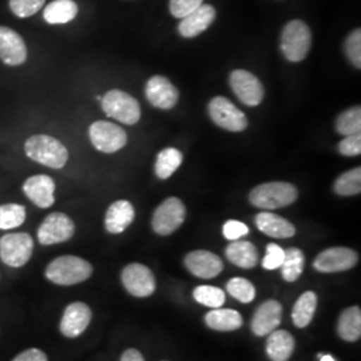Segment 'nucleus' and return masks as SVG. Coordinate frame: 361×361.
<instances>
[{"mask_svg":"<svg viewBox=\"0 0 361 361\" xmlns=\"http://www.w3.org/2000/svg\"><path fill=\"white\" fill-rule=\"evenodd\" d=\"M44 274L52 284L71 286L89 280L92 274V265L77 256H61L49 264Z\"/></svg>","mask_w":361,"mask_h":361,"instance_id":"obj_1","label":"nucleus"},{"mask_svg":"<svg viewBox=\"0 0 361 361\" xmlns=\"http://www.w3.org/2000/svg\"><path fill=\"white\" fill-rule=\"evenodd\" d=\"M25 152L30 159L47 168L62 169L68 161L65 145L46 134L30 137L25 143Z\"/></svg>","mask_w":361,"mask_h":361,"instance_id":"obj_2","label":"nucleus"},{"mask_svg":"<svg viewBox=\"0 0 361 361\" xmlns=\"http://www.w3.org/2000/svg\"><path fill=\"white\" fill-rule=\"evenodd\" d=\"M298 197L296 186L288 182H268L256 186L250 194L249 201L259 209H280L292 205Z\"/></svg>","mask_w":361,"mask_h":361,"instance_id":"obj_3","label":"nucleus"},{"mask_svg":"<svg viewBox=\"0 0 361 361\" xmlns=\"http://www.w3.org/2000/svg\"><path fill=\"white\" fill-rule=\"evenodd\" d=\"M281 51L289 62H301L307 58L312 46V32L307 23L292 20L284 27Z\"/></svg>","mask_w":361,"mask_h":361,"instance_id":"obj_4","label":"nucleus"},{"mask_svg":"<svg viewBox=\"0 0 361 361\" xmlns=\"http://www.w3.org/2000/svg\"><path fill=\"white\" fill-rule=\"evenodd\" d=\"M104 114L125 125H135L141 118V107L135 98L121 90L107 91L101 99Z\"/></svg>","mask_w":361,"mask_h":361,"instance_id":"obj_5","label":"nucleus"},{"mask_svg":"<svg viewBox=\"0 0 361 361\" xmlns=\"http://www.w3.org/2000/svg\"><path fill=\"white\" fill-rule=\"evenodd\" d=\"M32 252L34 241L28 233H7L0 237V258L7 267H25Z\"/></svg>","mask_w":361,"mask_h":361,"instance_id":"obj_6","label":"nucleus"},{"mask_svg":"<svg viewBox=\"0 0 361 361\" xmlns=\"http://www.w3.org/2000/svg\"><path fill=\"white\" fill-rule=\"evenodd\" d=\"M186 219V207L177 197H170L155 209L152 226L159 235H169L178 231Z\"/></svg>","mask_w":361,"mask_h":361,"instance_id":"obj_7","label":"nucleus"},{"mask_svg":"<svg viewBox=\"0 0 361 361\" xmlns=\"http://www.w3.org/2000/svg\"><path fill=\"white\" fill-rule=\"evenodd\" d=\"M89 135L92 146L102 153H116L123 149L128 142L126 131L116 123L107 121H97L89 129Z\"/></svg>","mask_w":361,"mask_h":361,"instance_id":"obj_8","label":"nucleus"},{"mask_svg":"<svg viewBox=\"0 0 361 361\" xmlns=\"http://www.w3.org/2000/svg\"><path fill=\"white\" fill-rule=\"evenodd\" d=\"M75 224L65 213L55 212L49 214L38 229V241L42 245H55L73 238Z\"/></svg>","mask_w":361,"mask_h":361,"instance_id":"obj_9","label":"nucleus"},{"mask_svg":"<svg viewBox=\"0 0 361 361\" xmlns=\"http://www.w3.org/2000/svg\"><path fill=\"white\" fill-rule=\"evenodd\" d=\"M209 116L217 126L228 131L238 133L247 128L245 114L224 97H216L210 101Z\"/></svg>","mask_w":361,"mask_h":361,"instance_id":"obj_10","label":"nucleus"},{"mask_svg":"<svg viewBox=\"0 0 361 361\" xmlns=\"http://www.w3.org/2000/svg\"><path fill=\"white\" fill-rule=\"evenodd\" d=\"M121 280L131 296L143 298L152 296L155 292L154 274L142 264L133 262L126 265L121 273Z\"/></svg>","mask_w":361,"mask_h":361,"instance_id":"obj_11","label":"nucleus"},{"mask_svg":"<svg viewBox=\"0 0 361 361\" xmlns=\"http://www.w3.org/2000/svg\"><path fill=\"white\" fill-rule=\"evenodd\" d=\"M359 262V255L349 247H329L323 250L313 262V267L322 273H337L355 268Z\"/></svg>","mask_w":361,"mask_h":361,"instance_id":"obj_12","label":"nucleus"},{"mask_svg":"<svg viewBox=\"0 0 361 361\" xmlns=\"http://www.w3.org/2000/svg\"><path fill=\"white\" fill-rule=\"evenodd\" d=\"M237 98L247 106H258L264 98V86L256 75L246 70H234L229 78Z\"/></svg>","mask_w":361,"mask_h":361,"instance_id":"obj_13","label":"nucleus"},{"mask_svg":"<svg viewBox=\"0 0 361 361\" xmlns=\"http://www.w3.org/2000/svg\"><path fill=\"white\" fill-rule=\"evenodd\" d=\"M0 61L13 67L23 65L27 61L25 40L10 27L0 26Z\"/></svg>","mask_w":361,"mask_h":361,"instance_id":"obj_14","label":"nucleus"},{"mask_svg":"<svg viewBox=\"0 0 361 361\" xmlns=\"http://www.w3.org/2000/svg\"><path fill=\"white\" fill-rule=\"evenodd\" d=\"M146 98L157 109L170 110L178 102L180 92L168 78L155 75L147 80Z\"/></svg>","mask_w":361,"mask_h":361,"instance_id":"obj_15","label":"nucleus"},{"mask_svg":"<svg viewBox=\"0 0 361 361\" xmlns=\"http://www.w3.org/2000/svg\"><path fill=\"white\" fill-rule=\"evenodd\" d=\"M92 313L90 307L85 302H73L66 307L61 320V332L67 338H75L82 335L91 322Z\"/></svg>","mask_w":361,"mask_h":361,"instance_id":"obj_16","label":"nucleus"},{"mask_svg":"<svg viewBox=\"0 0 361 361\" xmlns=\"http://www.w3.org/2000/svg\"><path fill=\"white\" fill-rule=\"evenodd\" d=\"M185 267L195 277L213 279L224 271L222 259L207 250H194L186 255Z\"/></svg>","mask_w":361,"mask_h":361,"instance_id":"obj_17","label":"nucleus"},{"mask_svg":"<svg viewBox=\"0 0 361 361\" xmlns=\"http://www.w3.org/2000/svg\"><path fill=\"white\" fill-rule=\"evenodd\" d=\"M55 182L50 176L38 174L27 178L23 183V193L27 198L40 209L51 207L55 202Z\"/></svg>","mask_w":361,"mask_h":361,"instance_id":"obj_18","label":"nucleus"},{"mask_svg":"<svg viewBox=\"0 0 361 361\" xmlns=\"http://www.w3.org/2000/svg\"><path fill=\"white\" fill-rule=\"evenodd\" d=\"M283 317V307L276 300H268L258 307L253 320H252V331L256 336H268L281 324Z\"/></svg>","mask_w":361,"mask_h":361,"instance_id":"obj_19","label":"nucleus"},{"mask_svg":"<svg viewBox=\"0 0 361 361\" xmlns=\"http://www.w3.org/2000/svg\"><path fill=\"white\" fill-rule=\"evenodd\" d=\"M216 19V10L210 4H201L193 13L182 18L178 31L183 38H194L204 31H207L209 26Z\"/></svg>","mask_w":361,"mask_h":361,"instance_id":"obj_20","label":"nucleus"},{"mask_svg":"<svg viewBox=\"0 0 361 361\" xmlns=\"http://www.w3.org/2000/svg\"><path fill=\"white\" fill-rule=\"evenodd\" d=\"M135 219V210L131 202L126 200H119L111 204L106 212L104 226L106 231L111 234L123 233Z\"/></svg>","mask_w":361,"mask_h":361,"instance_id":"obj_21","label":"nucleus"},{"mask_svg":"<svg viewBox=\"0 0 361 361\" xmlns=\"http://www.w3.org/2000/svg\"><path fill=\"white\" fill-rule=\"evenodd\" d=\"M256 226L259 232L273 238H290L296 234L292 222L271 212H262L256 216Z\"/></svg>","mask_w":361,"mask_h":361,"instance_id":"obj_22","label":"nucleus"},{"mask_svg":"<svg viewBox=\"0 0 361 361\" xmlns=\"http://www.w3.org/2000/svg\"><path fill=\"white\" fill-rule=\"evenodd\" d=\"M225 255L232 264L244 269H252L257 265V247L249 241H232L226 247Z\"/></svg>","mask_w":361,"mask_h":361,"instance_id":"obj_23","label":"nucleus"},{"mask_svg":"<svg viewBox=\"0 0 361 361\" xmlns=\"http://www.w3.org/2000/svg\"><path fill=\"white\" fill-rule=\"evenodd\" d=\"M267 341V353L271 361H288L295 350V338L286 331H273Z\"/></svg>","mask_w":361,"mask_h":361,"instance_id":"obj_24","label":"nucleus"},{"mask_svg":"<svg viewBox=\"0 0 361 361\" xmlns=\"http://www.w3.org/2000/svg\"><path fill=\"white\" fill-rule=\"evenodd\" d=\"M205 323L213 331L232 332L243 326L244 320L241 313L233 310H213L207 313Z\"/></svg>","mask_w":361,"mask_h":361,"instance_id":"obj_25","label":"nucleus"},{"mask_svg":"<svg viewBox=\"0 0 361 361\" xmlns=\"http://www.w3.org/2000/svg\"><path fill=\"white\" fill-rule=\"evenodd\" d=\"M337 334L349 343H355L360 338L361 310L359 307H349L341 312L337 322Z\"/></svg>","mask_w":361,"mask_h":361,"instance_id":"obj_26","label":"nucleus"},{"mask_svg":"<svg viewBox=\"0 0 361 361\" xmlns=\"http://www.w3.org/2000/svg\"><path fill=\"white\" fill-rule=\"evenodd\" d=\"M77 15L78 4L74 0H54L43 11V18L49 25H65Z\"/></svg>","mask_w":361,"mask_h":361,"instance_id":"obj_27","label":"nucleus"},{"mask_svg":"<svg viewBox=\"0 0 361 361\" xmlns=\"http://www.w3.org/2000/svg\"><path fill=\"white\" fill-rule=\"evenodd\" d=\"M317 308V296L314 292H305L298 297L292 310V320L297 328H307Z\"/></svg>","mask_w":361,"mask_h":361,"instance_id":"obj_28","label":"nucleus"},{"mask_svg":"<svg viewBox=\"0 0 361 361\" xmlns=\"http://www.w3.org/2000/svg\"><path fill=\"white\" fill-rule=\"evenodd\" d=\"M182 159H183L182 153L174 147H168L162 150L157 157V162H155L157 177L161 180H168L169 177H171L178 170L182 164Z\"/></svg>","mask_w":361,"mask_h":361,"instance_id":"obj_29","label":"nucleus"},{"mask_svg":"<svg viewBox=\"0 0 361 361\" xmlns=\"http://www.w3.org/2000/svg\"><path fill=\"white\" fill-rule=\"evenodd\" d=\"M304 253L298 247H289L285 250L284 261L281 264V273L285 281L295 283L304 271Z\"/></svg>","mask_w":361,"mask_h":361,"instance_id":"obj_30","label":"nucleus"},{"mask_svg":"<svg viewBox=\"0 0 361 361\" xmlns=\"http://www.w3.org/2000/svg\"><path fill=\"white\" fill-rule=\"evenodd\" d=\"M26 221V207L19 204L0 205V229L10 231L19 228Z\"/></svg>","mask_w":361,"mask_h":361,"instance_id":"obj_31","label":"nucleus"},{"mask_svg":"<svg viewBox=\"0 0 361 361\" xmlns=\"http://www.w3.org/2000/svg\"><path fill=\"white\" fill-rule=\"evenodd\" d=\"M336 193L343 197L356 195L361 192V168L352 169L341 174L334 186Z\"/></svg>","mask_w":361,"mask_h":361,"instance_id":"obj_32","label":"nucleus"},{"mask_svg":"<svg viewBox=\"0 0 361 361\" xmlns=\"http://www.w3.org/2000/svg\"><path fill=\"white\" fill-rule=\"evenodd\" d=\"M336 130L338 134L347 137L352 134H357L361 130V109L360 106H355L349 110L341 113L336 121Z\"/></svg>","mask_w":361,"mask_h":361,"instance_id":"obj_33","label":"nucleus"},{"mask_svg":"<svg viewBox=\"0 0 361 361\" xmlns=\"http://www.w3.org/2000/svg\"><path fill=\"white\" fill-rule=\"evenodd\" d=\"M194 300L209 308H221L225 304V292L217 286L200 285L194 289Z\"/></svg>","mask_w":361,"mask_h":361,"instance_id":"obj_34","label":"nucleus"},{"mask_svg":"<svg viewBox=\"0 0 361 361\" xmlns=\"http://www.w3.org/2000/svg\"><path fill=\"white\" fill-rule=\"evenodd\" d=\"M228 293L243 304H249L256 297V288L243 277H234L226 284Z\"/></svg>","mask_w":361,"mask_h":361,"instance_id":"obj_35","label":"nucleus"},{"mask_svg":"<svg viewBox=\"0 0 361 361\" xmlns=\"http://www.w3.org/2000/svg\"><path fill=\"white\" fill-rule=\"evenodd\" d=\"M46 0H10V10L18 18H30L38 13Z\"/></svg>","mask_w":361,"mask_h":361,"instance_id":"obj_36","label":"nucleus"},{"mask_svg":"<svg viewBox=\"0 0 361 361\" xmlns=\"http://www.w3.org/2000/svg\"><path fill=\"white\" fill-rule=\"evenodd\" d=\"M345 52L352 65L361 68V30L357 28L350 32L345 42Z\"/></svg>","mask_w":361,"mask_h":361,"instance_id":"obj_37","label":"nucleus"},{"mask_svg":"<svg viewBox=\"0 0 361 361\" xmlns=\"http://www.w3.org/2000/svg\"><path fill=\"white\" fill-rule=\"evenodd\" d=\"M285 250L277 244H269L267 246V255L262 259V267L268 271H274L281 267L284 261Z\"/></svg>","mask_w":361,"mask_h":361,"instance_id":"obj_38","label":"nucleus"},{"mask_svg":"<svg viewBox=\"0 0 361 361\" xmlns=\"http://www.w3.org/2000/svg\"><path fill=\"white\" fill-rule=\"evenodd\" d=\"M201 4H204V0H170V13L174 18L182 19L193 13Z\"/></svg>","mask_w":361,"mask_h":361,"instance_id":"obj_39","label":"nucleus"},{"mask_svg":"<svg viewBox=\"0 0 361 361\" xmlns=\"http://www.w3.org/2000/svg\"><path fill=\"white\" fill-rule=\"evenodd\" d=\"M338 152L347 157H356L361 153V134L347 135L341 142L338 143Z\"/></svg>","mask_w":361,"mask_h":361,"instance_id":"obj_40","label":"nucleus"},{"mask_svg":"<svg viewBox=\"0 0 361 361\" xmlns=\"http://www.w3.org/2000/svg\"><path fill=\"white\" fill-rule=\"evenodd\" d=\"M224 237L229 241H235L240 240L241 237L246 235L249 233V228L246 226L244 222L241 221H235V219H231L224 225Z\"/></svg>","mask_w":361,"mask_h":361,"instance_id":"obj_41","label":"nucleus"},{"mask_svg":"<svg viewBox=\"0 0 361 361\" xmlns=\"http://www.w3.org/2000/svg\"><path fill=\"white\" fill-rule=\"evenodd\" d=\"M13 361H49L47 355L38 348H30L19 353Z\"/></svg>","mask_w":361,"mask_h":361,"instance_id":"obj_42","label":"nucleus"},{"mask_svg":"<svg viewBox=\"0 0 361 361\" xmlns=\"http://www.w3.org/2000/svg\"><path fill=\"white\" fill-rule=\"evenodd\" d=\"M121 361H145L142 353L137 349H126L121 357Z\"/></svg>","mask_w":361,"mask_h":361,"instance_id":"obj_43","label":"nucleus"},{"mask_svg":"<svg viewBox=\"0 0 361 361\" xmlns=\"http://www.w3.org/2000/svg\"><path fill=\"white\" fill-rule=\"evenodd\" d=\"M322 361H336L331 355H325V356H322Z\"/></svg>","mask_w":361,"mask_h":361,"instance_id":"obj_44","label":"nucleus"}]
</instances>
